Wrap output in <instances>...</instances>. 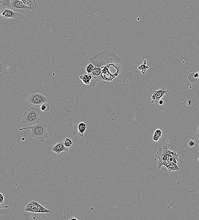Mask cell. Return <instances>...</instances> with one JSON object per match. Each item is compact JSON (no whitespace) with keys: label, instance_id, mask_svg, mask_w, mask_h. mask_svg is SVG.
<instances>
[{"label":"cell","instance_id":"obj_10","mask_svg":"<svg viewBox=\"0 0 199 220\" xmlns=\"http://www.w3.org/2000/svg\"><path fill=\"white\" fill-rule=\"evenodd\" d=\"M169 91H170V90H168L167 88L164 86H161L159 90H156L155 94L158 103L160 100H161L162 98L164 97Z\"/></svg>","mask_w":199,"mask_h":220},{"label":"cell","instance_id":"obj_2","mask_svg":"<svg viewBox=\"0 0 199 220\" xmlns=\"http://www.w3.org/2000/svg\"><path fill=\"white\" fill-rule=\"evenodd\" d=\"M27 129L31 130V135L32 137L40 140V141H43L45 139L48 137L49 134L47 126L45 124L41 123V122L28 127L19 128V131Z\"/></svg>","mask_w":199,"mask_h":220},{"label":"cell","instance_id":"obj_23","mask_svg":"<svg viewBox=\"0 0 199 220\" xmlns=\"http://www.w3.org/2000/svg\"><path fill=\"white\" fill-rule=\"evenodd\" d=\"M188 144L190 147H194L195 146V142L193 140H190L188 142Z\"/></svg>","mask_w":199,"mask_h":220},{"label":"cell","instance_id":"obj_30","mask_svg":"<svg viewBox=\"0 0 199 220\" xmlns=\"http://www.w3.org/2000/svg\"><path fill=\"white\" fill-rule=\"evenodd\" d=\"M35 1H36V0H35Z\"/></svg>","mask_w":199,"mask_h":220},{"label":"cell","instance_id":"obj_8","mask_svg":"<svg viewBox=\"0 0 199 220\" xmlns=\"http://www.w3.org/2000/svg\"><path fill=\"white\" fill-rule=\"evenodd\" d=\"M1 16L5 19H14L17 20L19 19V12H17L10 7L2 6L1 8Z\"/></svg>","mask_w":199,"mask_h":220},{"label":"cell","instance_id":"obj_3","mask_svg":"<svg viewBox=\"0 0 199 220\" xmlns=\"http://www.w3.org/2000/svg\"><path fill=\"white\" fill-rule=\"evenodd\" d=\"M40 110L39 108L33 107L28 109L23 114V123L31 126L41 122Z\"/></svg>","mask_w":199,"mask_h":220},{"label":"cell","instance_id":"obj_1","mask_svg":"<svg viewBox=\"0 0 199 220\" xmlns=\"http://www.w3.org/2000/svg\"><path fill=\"white\" fill-rule=\"evenodd\" d=\"M120 60H121V58L114 51L106 49L91 57L89 58V62L94 65L95 68H99L110 63ZM91 75L93 78L89 85L91 87H95L100 81V75L94 69Z\"/></svg>","mask_w":199,"mask_h":220},{"label":"cell","instance_id":"obj_14","mask_svg":"<svg viewBox=\"0 0 199 220\" xmlns=\"http://www.w3.org/2000/svg\"><path fill=\"white\" fill-rule=\"evenodd\" d=\"M92 78L93 77H92V75L91 74H88V73L80 76V79L82 80L83 83L86 85H90L91 80H92Z\"/></svg>","mask_w":199,"mask_h":220},{"label":"cell","instance_id":"obj_13","mask_svg":"<svg viewBox=\"0 0 199 220\" xmlns=\"http://www.w3.org/2000/svg\"><path fill=\"white\" fill-rule=\"evenodd\" d=\"M88 124L87 122H82L78 124V131L81 137H84V133L87 130Z\"/></svg>","mask_w":199,"mask_h":220},{"label":"cell","instance_id":"obj_29","mask_svg":"<svg viewBox=\"0 0 199 220\" xmlns=\"http://www.w3.org/2000/svg\"><path fill=\"white\" fill-rule=\"evenodd\" d=\"M198 128H199V127H198Z\"/></svg>","mask_w":199,"mask_h":220},{"label":"cell","instance_id":"obj_16","mask_svg":"<svg viewBox=\"0 0 199 220\" xmlns=\"http://www.w3.org/2000/svg\"><path fill=\"white\" fill-rule=\"evenodd\" d=\"M169 172H172V171H177L179 170V168L177 166L176 164L174 163L173 162H171L170 165L167 167Z\"/></svg>","mask_w":199,"mask_h":220},{"label":"cell","instance_id":"obj_18","mask_svg":"<svg viewBox=\"0 0 199 220\" xmlns=\"http://www.w3.org/2000/svg\"><path fill=\"white\" fill-rule=\"evenodd\" d=\"M64 144L66 147L69 148L72 146V144H73V141L69 138H65V139L64 141Z\"/></svg>","mask_w":199,"mask_h":220},{"label":"cell","instance_id":"obj_19","mask_svg":"<svg viewBox=\"0 0 199 220\" xmlns=\"http://www.w3.org/2000/svg\"><path fill=\"white\" fill-rule=\"evenodd\" d=\"M194 141L195 142V146H199V128L197 130V131L193 138Z\"/></svg>","mask_w":199,"mask_h":220},{"label":"cell","instance_id":"obj_12","mask_svg":"<svg viewBox=\"0 0 199 220\" xmlns=\"http://www.w3.org/2000/svg\"><path fill=\"white\" fill-rule=\"evenodd\" d=\"M156 90V89L154 87L149 88L148 90V98L151 100V103H156L158 104V102L157 101V99H156V94H155Z\"/></svg>","mask_w":199,"mask_h":220},{"label":"cell","instance_id":"obj_11","mask_svg":"<svg viewBox=\"0 0 199 220\" xmlns=\"http://www.w3.org/2000/svg\"><path fill=\"white\" fill-rule=\"evenodd\" d=\"M23 4L31 8L32 11H34L38 8V3L35 0H21Z\"/></svg>","mask_w":199,"mask_h":220},{"label":"cell","instance_id":"obj_6","mask_svg":"<svg viewBox=\"0 0 199 220\" xmlns=\"http://www.w3.org/2000/svg\"><path fill=\"white\" fill-rule=\"evenodd\" d=\"M10 7L18 12L26 14L31 12V8L23 4L21 0H11Z\"/></svg>","mask_w":199,"mask_h":220},{"label":"cell","instance_id":"obj_17","mask_svg":"<svg viewBox=\"0 0 199 220\" xmlns=\"http://www.w3.org/2000/svg\"><path fill=\"white\" fill-rule=\"evenodd\" d=\"M51 109V106L48 103H44L41 104L40 106V110L44 112H48Z\"/></svg>","mask_w":199,"mask_h":220},{"label":"cell","instance_id":"obj_21","mask_svg":"<svg viewBox=\"0 0 199 220\" xmlns=\"http://www.w3.org/2000/svg\"><path fill=\"white\" fill-rule=\"evenodd\" d=\"M154 134L157 135V136H158L160 137L162 135L161 130L159 129L156 130H155V131H154Z\"/></svg>","mask_w":199,"mask_h":220},{"label":"cell","instance_id":"obj_27","mask_svg":"<svg viewBox=\"0 0 199 220\" xmlns=\"http://www.w3.org/2000/svg\"><path fill=\"white\" fill-rule=\"evenodd\" d=\"M158 104H159L160 106H162L163 104H164V101L163 100H160L158 102Z\"/></svg>","mask_w":199,"mask_h":220},{"label":"cell","instance_id":"obj_7","mask_svg":"<svg viewBox=\"0 0 199 220\" xmlns=\"http://www.w3.org/2000/svg\"><path fill=\"white\" fill-rule=\"evenodd\" d=\"M47 101L46 97L43 94L33 91L28 97V102L35 106H39Z\"/></svg>","mask_w":199,"mask_h":220},{"label":"cell","instance_id":"obj_22","mask_svg":"<svg viewBox=\"0 0 199 220\" xmlns=\"http://www.w3.org/2000/svg\"><path fill=\"white\" fill-rule=\"evenodd\" d=\"M178 155L177 154V155H176V156L174 157V158H173V160H172V162H173L174 163H175V164H177V163H178Z\"/></svg>","mask_w":199,"mask_h":220},{"label":"cell","instance_id":"obj_24","mask_svg":"<svg viewBox=\"0 0 199 220\" xmlns=\"http://www.w3.org/2000/svg\"><path fill=\"white\" fill-rule=\"evenodd\" d=\"M159 136H157V135L155 134H154V136H153V139L154 141H155V142H157V141H159Z\"/></svg>","mask_w":199,"mask_h":220},{"label":"cell","instance_id":"obj_5","mask_svg":"<svg viewBox=\"0 0 199 220\" xmlns=\"http://www.w3.org/2000/svg\"><path fill=\"white\" fill-rule=\"evenodd\" d=\"M177 155L176 151H171L168 149L167 146H164L163 148L159 149L156 156V158L158 159V162H161L165 160L169 161L170 158Z\"/></svg>","mask_w":199,"mask_h":220},{"label":"cell","instance_id":"obj_26","mask_svg":"<svg viewBox=\"0 0 199 220\" xmlns=\"http://www.w3.org/2000/svg\"><path fill=\"white\" fill-rule=\"evenodd\" d=\"M3 66L2 62L0 61V77L2 76V71H3Z\"/></svg>","mask_w":199,"mask_h":220},{"label":"cell","instance_id":"obj_20","mask_svg":"<svg viewBox=\"0 0 199 220\" xmlns=\"http://www.w3.org/2000/svg\"><path fill=\"white\" fill-rule=\"evenodd\" d=\"M11 1V0H0V4L3 6L10 7Z\"/></svg>","mask_w":199,"mask_h":220},{"label":"cell","instance_id":"obj_28","mask_svg":"<svg viewBox=\"0 0 199 220\" xmlns=\"http://www.w3.org/2000/svg\"><path fill=\"white\" fill-rule=\"evenodd\" d=\"M73 219L78 220V219L77 218H75V217H73V218H71V220H73Z\"/></svg>","mask_w":199,"mask_h":220},{"label":"cell","instance_id":"obj_15","mask_svg":"<svg viewBox=\"0 0 199 220\" xmlns=\"http://www.w3.org/2000/svg\"><path fill=\"white\" fill-rule=\"evenodd\" d=\"M85 71L87 73L89 74H91L93 72L94 69H95V66L91 62H88L86 65L85 66Z\"/></svg>","mask_w":199,"mask_h":220},{"label":"cell","instance_id":"obj_9","mask_svg":"<svg viewBox=\"0 0 199 220\" xmlns=\"http://www.w3.org/2000/svg\"><path fill=\"white\" fill-rule=\"evenodd\" d=\"M69 149V148L65 146L64 144V141L60 140L53 146L52 149L54 153L59 154L62 152L68 153Z\"/></svg>","mask_w":199,"mask_h":220},{"label":"cell","instance_id":"obj_25","mask_svg":"<svg viewBox=\"0 0 199 220\" xmlns=\"http://www.w3.org/2000/svg\"><path fill=\"white\" fill-rule=\"evenodd\" d=\"M4 202V196L2 193H0V203L3 204Z\"/></svg>","mask_w":199,"mask_h":220},{"label":"cell","instance_id":"obj_4","mask_svg":"<svg viewBox=\"0 0 199 220\" xmlns=\"http://www.w3.org/2000/svg\"><path fill=\"white\" fill-rule=\"evenodd\" d=\"M26 212H35V213H49L51 211L40 205L36 201H32L26 205L25 208Z\"/></svg>","mask_w":199,"mask_h":220}]
</instances>
